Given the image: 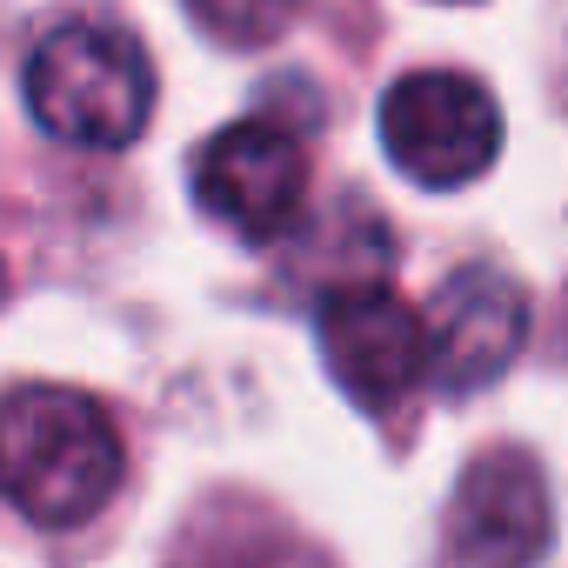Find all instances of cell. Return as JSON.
<instances>
[{
	"label": "cell",
	"mask_w": 568,
	"mask_h": 568,
	"mask_svg": "<svg viewBox=\"0 0 568 568\" xmlns=\"http://www.w3.org/2000/svg\"><path fill=\"white\" fill-rule=\"evenodd\" d=\"M194 201L241 241H281L308 207V154L274 121H234L194 154Z\"/></svg>",
	"instance_id": "4"
},
{
	"label": "cell",
	"mask_w": 568,
	"mask_h": 568,
	"mask_svg": "<svg viewBox=\"0 0 568 568\" xmlns=\"http://www.w3.org/2000/svg\"><path fill=\"white\" fill-rule=\"evenodd\" d=\"M322 355L328 375L362 408H395L428 382V335L422 308H408L382 281H355L322 302Z\"/></svg>",
	"instance_id": "5"
},
{
	"label": "cell",
	"mask_w": 568,
	"mask_h": 568,
	"mask_svg": "<svg viewBox=\"0 0 568 568\" xmlns=\"http://www.w3.org/2000/svg\"><path fill=\"white\" fill-rule=\"evenodd\" d=\"M555 508L528 448H488L462 468L448 501V548L462 568H535L548 555Z\"/></svg>",
	"instance_id": "6"
},
{
	"label": "cell",
	"mask_w": 568,
	"mask_h": 568,
	"mask_svg": "<svg viewBox=\"0 0 568 568\" xmlns=\"http://www.w3.org/2000/svg\"><path fill=\"white\" fill-rule=\"evenodd\" d=\"M382 148L422 187H468L501 154V108L475 74L422 68L382 94Z\"/></svg>",
	"instance_id": "3"
},
{
	"label": "cell",
	"mask_w": 568,
	"mask_h": 568,
	"mask_svg": "<svg viewBox=\"0 0 568 568\" xmlns=\"http://www.w3.org/2000/svg\"><path fill=\"white\" fill-rule=\"evenodd\" d=\"M128 448L81 388H14L0 402V495L34 528H81L121 488Z\"/></svg>",
	"instance_id": "1"
},
{
	"label": "cell",
	"mask_w": 568,
	"mask_h": 568,
	"mask_svg": "<svg viewBox=\"0 0 568 568\" xmlns=\"http://www.w3.org/2000/svg\"><path fill=\"white\" fill-rule=\"evenodd\" d=\"M187 14L227 48H261V41H274L288 28L295 0H187Z\"/></svg>",
	"instance_id": "8"
},
{
	"label": "cell",
	"mask_w": 568,
	"mask_h": 568,
	"mask_svg": "<svg viewBox=\"0 0 568 568\" xmlns=\"http://www.w3.org/2000/svg\"><path fill=\"white\" fill-rule=\"evenodd\" d=\"M422 335H428V375L455 395H475V388L501 382L508 362L521 355L528 295L501 267H462L435 288V302L422 315Z\"/></svg>",
	"instance_id": "7"
},
{
	"label": "cell",
	"mask_w": 568,
	"mask_h": 568,
	"mask_svg": "<svg viewBox=\"0 0 568 568\" xmlns=\"http://www.w3.org/2000/svg\"><path fill=\"white\" fill-rule=\"evenodd\" d=\"M21 94L68 148H128L154 121V61L128 28L68 21L34 41Z\"/></svg>",
	"instance_id": "2"
}]
</instances>
